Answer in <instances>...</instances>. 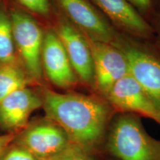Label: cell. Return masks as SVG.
I'll use <instances>...</instances> for the list:
<instances>
[{
	"label": "cell",
	"instance_id": "6da1fadb",
	"mask_svg": "<svg viewBox=\"0 0 160 160\" xmlns=\"http://www.w3.org/2000/svg\"><path fill=\"white\" fill-rule=\"evenodd\" d=\"M45 117L60 126L72 144L101 156L110 124L116 111L101 96L76 91L58 93L40 90Z\"/></svg>",
	"mask_w": 160,
	"mask_h": 160
},
{
	"label": "cell",
	"instance_id": "7a4b0ae2",
	"mask_svg": "<svg viewBox=\"0 0 160 160\" xmlns=\"http://www.w3.org/2000/svg\"><path fill=\"white\" fill-rule=\"evenodd\" d=\"M104 153L119 160H160V140L148 133L139 116L117 113L110 124Z\"/></svg>",
	"mask_w": 160,
	"mask_h": 160
},
{
	"label": "cell",
	"instance_id": "3957f363",
	"mask_svg": "<svg viewBox=\"0 0 160 160\" xmlns=\"http://www.w3.org/2000/svg\"><path fill=\"white\" fill-rule=\"evenodd\" d=\"M112 45L125 56L130 74L160 113V49L153 40L138 39L120 32Z\"/></svg>",
	"mask_w": 160,
	"mask_h": 160
},
{
	"label": "cell",
	"instance_id": "277c9868",
	"mask_svg": "<svg viewBox=\"0 0 160 160\" xmlns=\"http://www.w3.org/2000/svg\"><path fill=\"white\" fill-rule=\"evenodd\" d=\"M9 16L22 65L32 82L42 85L44 79L42 49L45 31L34 17L22 9L13 8Z\"/></svg>",
	"mask_w": 160,
	"mask_h": 160
},
{
	"label": "cell",
	"instance_id": "5b68a950",
	"mask_svg": "<svg viewBox=\"0 0 160 160\" xmlns=\"http://www.w3.org/2000/svg\"><path fill=\"white\" fill-rule=\"evenodd\" d=\"M56 8L82 34L93 41L113 44L117 30L91 0H53Z\"/></svg>",
	"mask_w": 160,
	"mask_h": 160
},
{
	"label": "cell",
	"instance_id": "8992f818",
	"mask_svg": "<svg viewBox=\"0 0 160 160\" xmlns=\"http://www.w3.org/2000/svg\"><path fill=\"white\" fill-rule=\"evenodd\" d=\"M13 142L40 160L54 157L71 144L64 130L45 117L29 122Z\"/></svg>",
	"mask_w": 160,
	"mask_h": 160
},
{
	"label": "cell",
	"instance_id": "52a82bcc",
	"mask_svg": "<svg viewBox=\"0 0 160 160\" xmlns=\"http://www.w3.org/2000/svg\"><path fill=\"white\" fill-rule=\"evenodd\" d=\"M84 37L93 58L94 73L93 93L105 98L117 81L129 74L128 63L124 53L116 46L93 41L85 35Z\"/></svg>",
	"mask_w": 160,
	"mask_h": 160
},
{
	"label": "cell",
	"instance_id": "ba28073f",
	"mask_svg": "<svg viewBox=\"0 0 160 160\" xmlns=\"http://www.w3.org/2000/svg\"><path fill=\"white\" fill-rule=\"evenodd\" d=\"M58 12V11H57ZM52 28L63 44L82 88L93 91V63L88 44L82 33L58 12Z\"/></svg>",
	"mask_w": 160,
	"mask_h": 160
},
{
	"label": "cell",
	"instance_id": "9c48e42d",
	"mask_svg": "<svg viewBox=\"0 0 160 160\" xmlns=\"http://www.w3.org/2000/svg\"><path fill=\"white\" fill-rule=\"evenodd\" d=\"M42 66L44 76L56 87L67 91H75L82 87L63 44L53 28L44 33Z\"/></svg>",
	"mask_w": 160,
	"mask_h": 160
},
{
	"label": "cell",
	"instance_id": "30bf717a",
	"mask_svg": "<svg viewBox=\"0 0 160 160\" xmlns=\"http://www.w3.org/2000/svg\"><path fill=\"white\" fill-rule=\"evenodd\" d=\"M105 99L117 113H133L153 119L160 125L159 111L130 73L115 83Z\"/></svg>",
	"mask_w": 160,
	"mask_h": 160
},
{
	"label": "cell",
	"instance_id": "8fae6325",
	"mask_svg": "<svg viewBox=\"0 0 160 160\" xmlns=\"http://www.w3.org/2000/svg\"><path fill=\"white\" fill-rule=\"evenodd\" d=\"M42 107L41 94L28 87L18 90L0 101V128L17 134L29 123L31 115Z\"/></svg>",
	"mask_w": 160,
	"mask_h": 160
},
{
	"label": "cell",
	"instance_id": "7c38bea8",
	"mask_svg": "<svg viewBox=\"0 0 160 160\" xmlns=\"http://www.w3.org/2000/svg\"><path fill=\"white\" fill-rule=\"evenodd\" d=\"M116 30L144 40L154 39L151 25L127 0H91Z\"/></svg>",
	"mask_w": 160,
	"mask_h": 160
},
{
	"label": "cell",
	"instance_id": "4fadbf2b",
	"mask_svg": "<svg viewBox=\"0 0 160 160\" xmlns=\"http://www.w3.org/2000/svg\"><path fill=\"white\" fill-rule=\"evenodd\" d=\"M33 84L19 62L0 64V101L18 90Z\"/></svg>",
	"mask_w": 160,
	"mask_h": 160
},
{
	"label": "cell",
	"instance_id": "5bb4252c",
	"mask_svg": "<svg viewBox=\"0 0 160 160\" xmlns=\"http://www.w3.org/2000/svg\"><path fill=\"white\" fill-rule=\"evenodd\" d=\"M17 61L10 16L0 6V64Z\"/></svg>",
	"mask_w": 160,
	"mask_h": 160
},
{
	"label": "cell",
	"instance_id": "9a60e30c",
	"mask_svg": "<svg viewBox=\"0 0 160 160\" xmlns=\"http://www.w3.org/2000/svg\"><path fill=\"white\" fill-rule=\"evenodd\" d=\"M22 10L30 14L44 19L57 16V10L53 0H15Z\"/></svg>",
	"mask_w": 160,
	"mask_h": 160
},
{
	"label": "cell",
	"instance_id": "2e32d148",
	"mask_svg": "<svg viewBox=\"0 0 160 160\" xmlns=\"http://www.w3.org/2000/svg\"><path fill=\"white\" fill-rule=\"evenodd\" d=\"M100 157L71 143L61 153L48 160H102Z\"/></svg>",
	"mask_w": 160,
	"mask_h": 160
},
{
	"label": "cell",
	"instance_id": "e0dca14e",
	"mask_svg": "<svg viewBox=\"0 0 160 160\" xmlns=\"http://www.w3.org/2000/svg\"><path fill=\"white\" fill-rule=\"evenodd\" d=\"M0 160H40L34 155L12 142L0 155Z\"/></svg>",
	"mask_w": 160,
	"mask_h": 160
},
{
	"label": "cell",
	"instance_id": "ac0fdd59",
	"mask_svg": "<svg viewBox=\"0 0 160 160\" xmlns=\"http://www.w3.org/2000/svg\"><path fill=\"white\" fill-rule=\"evenodd\" d=\"M127 1L148 22V20L155 10L152 0H127Z\"/></svg>",
	"mask_w": 160,
	"mask_h": 160
},
{
	"label": "cell",
	"instance_id": "d6986e66",
	"mask_svg": "<svg viewBox=\"0 0 160 160\" xmlns=\"http://www.w3.org/2000/svg\"><path fill=\"white\" fill-rule=\"evenodd\" d=\"M154 33L153 42L160 49V8H155L154 11L148 20Z\"/></svg>",
	"mask_w": 160,
	"mask_h": 160
},
{
	"label": "cell",
	"instance_id": "ffe728a7",
	"mask_svg": "<svg viewBox=\"0 0 160 160\" xmlns=\"http://www.w3.org/2000/svg\"><path fill=\"white\" fill-rule=\"evenodd\" d=\"M15 137L16 134L13 133H5L3 135H0V155L4 150L13 141Z\"/></svg>",
	"mask_w": 160,
	"mask_h": 160
},
{
	"label": "cell",
	"instance_id": "44dd1931",
	"mask_svg": "<svg viewBox=\"0 0 160 160\" xmlns=\"http://www.w3.org/2000/svg\"><path fill=\"white\" fill-rule=\"evenodd\" d=\"M153 2V6L155 8H160V0H152Z\"/></svg>",
	"mask_w": 160,
	"mask_h": 160
},
{
	"label": "cell",
	"instance_id": "7402d4cb",
	"mask_svg": "<svg viewBox=\"0 0 160 160\" xmlns=\"http://www.w3.org/2000/svg\"><path fill=\"white\" fill-rule=\"evenodd\" d=\"M0 2H1V0H0Z\"/></svg>",
	"mask_w": 160,
	"mask_h": 160
}]
</instances>
